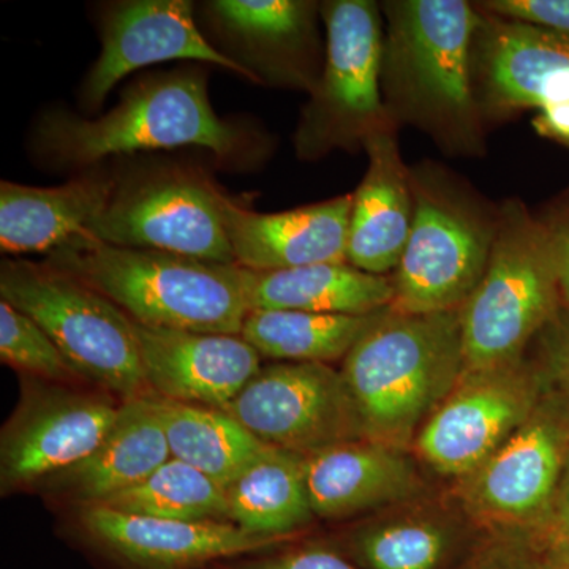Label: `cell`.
<instances>
[{
	"label": "cell",
	"mask_w": 569,
	"mask_h": 569,
	"mask_svg": "<svg viewBox=\"0 0 569 569\" xmlns=\"http://www.w3.org/2000/svg\"><path fill=\"white\" fill-rule=\"evenodd\" d=\"M100 507L183 522H228L222 486L197 468L170 458L132 488L108 498Z\"/></svg>",
	"instance_id": "28"
},
{
	"label": "cell",
	"mask_w": 569,
	"mask_h": 569,
	"mask_svg": "<svg viewBox=\"0 0 569 569\" xmlns=\"http://www.w3.org/2000/svg\"><path fill=\"white\" fill-rule=\"evenodd\" d=\"M490 569H503V568H490Z\"/></svg>",
	"instance_id": "38"
},
{
	"label": "cell",
	"mask_w": 569,
	"mask_h": 569,
	"mask_svg": "<svg viewBox=\"0 0 569 569\" xmlns=\"http://www.w3.org/2000/svg\"><path fill=\"white\" fill-rule=\"evenodd\" d=\"M381 96L397 127H413L449 157L488 152L473 88L479 10L467 0H385Z\"/></svg>",
	"instance_id": "1"
},
{
	"label": "cell",
	"mask_w": 569,
	"mask_h": 569,
	"mask_svg": "<svg viewBox=\"0 0 569 569\" xmlns=\"http://www.w3.org/2000/svg\"><path fill=\"white\" fill-rule=\"evenodd\" d=\"M320 13L326 28L323 73L302 107L293 137L302 162L336 151H365L370 138L397 127L381 96L380 3L328 0L320 2Z\"/></svg>",
	"instance_id": "8"
},
{
	"label": "cell",
	"mask_w": 569,
	"mask_h": 569,
	"mask_svg": "<svg viewBox=\"0 0 569 569\" xmlns=\"http://www.w3.org/2000/svg\"><path fill=\"white\" fill-rule=\"evenodd\" d=\"M156 403L171 458L197 468L222 488L271 448L220 408L159 397Z\"/></svg>",
	"instance_id": "26"
},
{
	"label": "cell",
	"mask_w": 569,
	"mask_h": 569,
	"mask_svg": "<svg viewBox=\"0 0 569 569\" xmlns=\"http://www.w3.org/2000/svg\"><path fill=\"white\" fill-rule=\"evenodd\" d=\"M475 7L501 20L569 36V0H481Z\"/></svg>",
	"instance_id": "31"
},
{
	"label": "cell",
	"mask_w": 569,
	"mask_h": 569,
	"mask_svg": "<svg viewBox=\"0 0 569 569\" xmlns=\"http://www.w3.org/2000/svg\"><path fill=\"white\" fill-rule=\"evenodd\" d=\"M560 309L546 224L520 198H508L485 274L460 309L466 370L519 361Z\"/></svg>",
	"instance_id": "6"
},
{
	"label": "cell",
	"mask_w": 569,
	"mask_h": 569,
	"mask_svg": "<svg viewBox=\"0 0 569 569\" xmlns=\"http://www.w3.org/2000/svg\"><path fill=\"white\" fill-rule=\"evenodd\" d=\"M0 359L22 377L73 387L89 385L44 329L3 299L0 301Z\"/></svg>",
	"instance_id": "30"
},
{
	"label": "cell",
	"mask_w": 569,
	"mask_h": 569,
	"mask_svg": "<svg viewBox=\"0 0 569 569\" xmlns=\"http://www.w3.org/2000/svg\"><path fill=\"white\" fill-rule=\"evenodd\" d=\"M531 126L539 137L569 148V103L542 108L535 116Z\"/></svg>",
	"instance_id": "35"
},
{
	"label": "cell",
	"mask_w": 569,
	"mask_h": 569,
	"mask_svg": "<svg viewBox=\"0 0 569 569\" xmlns=\"http://www.w3.org/2000/svg\"><path fill=\"white\" fill-rule=\"evenodd\" d=\"M539 569H569V541H550Z\"/></svg>",
	"instance_id": "37"
},
{
	"label": "cell",
	"mask_w": 569,
	"mask_h": 569,
	"mask_svg": "<svg viewBox=\"0 0 569 569\" xmlns=\"http://www.w3.org/2000/svg\"><path fill=\"white\" fill-rule=\"evenodd\" d=\"M228 522L266 538H295L312 522L305 456L271 447L224 486Z\"/></svg>",
	"instance_id": "25"
},
{
	"label": "cell",
	"mask_w": 569,
	"mask_h": 569,
	"mask_svg": "<svg viewBox=\"0 0 569 569\" xmlns=\"http://www.w3.org/2000/svg\"><path fill=\"white\" fill-rule=\"evenodd\" d=\"M413 224L392 274L399 313L460 310L485 274L500 206L436 160L410 168Z\"/></svg>",
	"instance_id": "5"
},
{
	"label": "cell",
	"mask_w": 569,
	"mask_h": 569,
	"mask_svg": "<svg viewBox=\"0 0 569 569\" xmlns=\"http://www.w3.org/2000/svg\"><path fill=\"white\" fill-rule=\"evenodd\" d=\"M222 410L269 447L301 456L366 438L342 372L321 362L261 367Z\"/></svg>",
	"instance_id": "12"
},
{
	"label": "cell",
	"mask_w": 569,
	"mask_h": 569,
	"mask_svg": "<svg viewBox=\"0 0 569 569\" xmlns=\"http://www.w3.org/2000/svg\"><path fill=\"white\" fill-rule=\"evenodd\" d=\"M479 14L471 66L488 127L522 111L569 103L568 33Z\"/></svg>",
	"instance_id": "16"
},
{
	"label": "cell",
	"mask_w": 569,
	"mask_h": 569,
	"mask_svg": "<svg viewBox=\"0 0 569 569\" xmlns=\"http://www.w3.org/2000/svg\"><path fill=\"white\" fill-rule=\"evenodd\" d=\"M542 370L569 395V312L561 307L557 317L538 337Z\"/></svg>",
	"instance_id": "34"
},
{
	"label": "cell",
	"mask_w": 569,
	"mask_h": 569,
	"mask_svg": "<svg viewBox=\"0 0 569 569\" xmlns=\"http://www.w3.org/2000/svg\"><path fill=\"white\" fill-rule=\"evenodd\" d=\"M542 526L548 529L550 541H569V455L552 508Z\"/></svg>",
	"instance_id": "36"
},
{
	"label": "cell",
	"mask_w": 569,
	"mask_h": 569,
	"mask_svg": "<svg viewBox=\"0 0 569 569\" xmlns=\"http://www.w3.org/2000/svg\"><path fill=\"white\" fill-rule=\"evenodd\" d=\"M355 549L370 569H437L448 535L432 520L399 519L361 531Z\"/></svg>",
	"instance_id": "29"
},
{
	"label": "cell",
	"mask_w": 569,
	"mask_h": 569,
	"mask_svg": "<svg viewBox=\"0 0 569 569\" xmlns=\"http://www.w3.org/2000/svg\"><path fill=\"white\" fill-rule=\"evenodd\" d=\"M569 455V408L545 395L531 417L478 470L462 479L463 503L501 526L548 519Z\"/></svg>",
	"instance_id": "13"
},
{
	"label": "cell",
	"mask_w": 569,
	"mask_h": 569,
	"mask_svg": "<svg viewBox=\"0 0 569 569\" xmlns=\"http://www.w3.org/2000/svg\"><path fill=\"white\" fill-rule=\"evenodd\" d=\"M546 378L523 358L463 370L415 438L419 458L445 477L473 473L531 417Z\"/></svg>",
	"instance_id": "11"
},
{
	"label": "cell",
	"mask_w": 569,
	"mask_h": 569,
	"mask_svg": "<svg viewBox=\"0 0 569 569\" xmlns=\"http://www.w3.org/2000/svg\"><path fill=\"white\" fill-rule=\"evenodd\" d=\"M78 526L93 550L122 569H200L264 552L288 538L254 537L230 522H183L80 509Z\"/></svg>",
	"instance_id": "17"
},
{
	"label": "cell",
	"mask_w": 569,
	"mask_h": 569,
	"mask_svg": "<svg viewBox=\"0 0 569 569\" xmlns=\"http://www.w3.org/2000/svg\"><path fill=\"white\" fill-rule=\"evenodd\" d=\"M32 148L44 167L86 171L111 157L179 148H203L220 160H236L246 152L247 137L213 111L208 73L189 67L141 78L99 118L62 108L43 112Z\"/></svg>",
	"instance_id": "2"
},
{
	"label": "cell",
	"mask_w": 569,
	"mask_h": 569,
	"mask_svg": "<svg viewBox=\"0 0 569 569\" xmlns=\"http://www.w3.org/2000/svg\"><path fill=\"white\" fill-rule=\"evenodd\" d=\"M399 132L392 127L366 142V174L351 193L347 261L370 274H395L413 224L410 167Z\"/></svg>",
	"instance_id": "20"
},
{
	"label": "cell",
	"mask_w": 569,
	"mask_h": 569,
	"mask_svg": "<svg viewBox=\"0 0 569 569\" xmlns=\"http://www.w3.org/2000/svg\"><path fill=\"white\" fill-rule=\"evenodd\" d=\"M133 329L142 369L159 399L222 410L261 369L260 353L241 336L148 328L134 321Z\"/></svg>",
	"instance_id": "18"
},
{
	"label": "cell",
	"mask_w": 569,
	"mask_h": 569,
	"mask_svg": "<svg viewBox=\"0 0 569 569\" xmlns=\"http://www.w3.org/2000/svg\"><path fill=\"white\" fill-rule=\"evenodd\" d=\"M213 569H358L335 550L306 546L268 556L231 559L213 563Z\"/></svg>",
	"instance_id": "32"
},
{
	"label": "cell",
	"mask_w": 569,
	"mask_h": 569,
	"mask_svg": "<svg viewBox=\"0 0 569 569\" xmlns=\"http://www.w3.org/2000/svg\"><path fill=\"white\" fill-rule=\"evenodd\" d=\"M548 230L557 277H559L561 307L569 312V187L553 198L541 216Z\"/></svg>",
	"instance_id": "33"
},
{
	"label": "cell",
	"mask_w": 569,
	"mask_h": 569,
	"mask_svg": "<svg viewBox=\"0 0 569 569\" xmlns=\"http://www.w3.org/2000/svg\"><path fill=\"white\" fill-rule=\"evenodd\" d=\"M204 20L223 54L254 82L312 92L326 61L320 2L313 0H212Z\"/></svg>",
	"instance_id": "14"
},
{
	"label": "cell",
	"mask_w": 569,
	"mask_h": 569,
	"mask_svg": "<svg viewBox=\"0 0 569 569\" xmlns=\"http://www.w3.org/2000/svg\"><path fill=\"white\" fill-rule=\"evenodd\" d=\"M44 261L89 284L148 328L241 336L249 313L246 271L238 264L88 238L74 239Z\"/></svg>",
	"instance_id": "4"
},
{
	"label": "cell",
	"mask_w": 569,
	"mask_h": 569,
	"mask_svg": "<svg viewBox=\"0 0 569 569\" xmlns=\"http://www.w3.org/2000/svg\"><path fill=\"white\" fill-rule=\"evenodd\" d=\"M118 174L82 171L58 187L0 183V250L50 254L86 230L107 208Z\"/></svg>",
	"instance_id": "23"
},
{
	"label": "cell",
	"mask_w": 569,
	"mask_h": 569,
	"mask_svg": "<svg viewBox=\"0 0 569 569\" xmlns=\"http://www.w3.org/2000/svg\"><path fill=\"white\" fill-rule=\"evenodd\" d=\"M246 271L252 310H305L335 316H370L395 299L391 276H377L346 263H321L280 271Z\"/></svg>",
	"instance_id": "24"
},
{
	"label": "cell",
	"mask_w": 569,
	"mask_h": 569,
	"mask_svg": "<svg viewBox=\"0 0 569 569\" xmlns=\"http://www.w3.org/2000/svg\"><path fill=\"white\" fill-rule=\"evenodd\" d=\"M463 370L460 310L399 313L388 307L359 337L340 372L365 437L407 449Z\"/></svg>",
	"instance_id": "3"
},
{
	"label": "cell",
	"mask_w": 569,
	"mask_h": 569,
	"mask_svg": "<svg viewBox=\"0 0 569 569\" xmlns=\"http://www.w3.org/2000/svg\"><path fill=\"white\" fill-rule=\"evenodd\" d=\"M351 193L283 212H254L220 192L224 233L234 264L250 271H280L346 263Z\"/></svg>",
	"instance_id": "19"
},
{
	"label": "cell",
	"mask_w": 569,
	"mask_h": 569,
	"mask_svg": "<svg viewBox=\"0 0 569 569\" xmlns=\"http://www.w3.org/2000/svg\"><path fill=\"white\" fill-rule=\"evenodd\" d=\"M82 387L22 377L20 400L0 433L3 496L37 489L102 443L123 402Z\"/></svg>",
	"instance_id": "10"
},
{
	"label": "cell",
	"mask_w": 569,
	"mask_h": 569,
	"mask_svg": "<svg viewBox=\"0 0 569 569\" xmlns=\"http://www.w3.org/2000/svg\"><path fill=\"white\" fill-rule=\"evenodd\" d=\"M156 399L123 402L114 426L96 451L44 479L37 490L81 509L103 505L148 478L171 458Z\"/></svg>",
	"instance_id": "22"
},
{
	"label": "cell",
	"mask_w": 569,
	"mask_h": 569,
	"mask_svg": "<svg viewBox=\"0 0 569 569\" xmlns=\"http://www.w3.org/2000/svg\"><path fill=\"white\" fill-rule=\"evenodd\" d=\"M377 313L335 316L305 310H252L247 313L241 337L264 358L328 365L346 359Z\"/></svg>",
	"instance_id": "27"
},
{
	"label": "cell",
	"mask_w": 569,
	"mask_h": 569,
	"mask_svg": "<svg viewBox=\"0 0 569 569\" xmlns=\"http://www.w3.org/2000/svg\"><path fill=\"white\" fill-rule=\"evenodd\" d=\"M220 192L208 176L174 164L118 174L107 208L82 238L234 264Z\"/></svg>",
	"instance_id": "9"
},
{
	"label": "cell",
	"mask_w": 569,
	"mask_h": 569,
	"mask_svg": "<svg viewBox=\"0 0 569 569\" xmlns=\"http://www.w3.org/2000/svg\"><path fill=\"white\" fill-rule=\"evenodd\" d=\"M0 296L39 323L91 387L121 402L156 397L133 321L89 284L47 261L7 258Z\"/></svg>",
	"instance_id": "7"
},
{
	"label": "cell",
	"mask_w": 569,
	"mask_h": 569,
	"mask_svg": "<svg viewBox=\"0 0 569 569\" xmlns=\"http://www.w3.org/2000/svg\"><path fill=\"white\" fill-rule=\"evenodd\" d=\"M102 52L86 74L81 110L99 111L127 74L167 61L212 63L253 81L252 74L213 48L194 22L189 0H121L103 7L99 21Z\"/></svg>",
	"instance_id": "15"
},
{
	"label": "cell",
	"mask_w": 569,
	"mask_h": 569,
	"mask_svg": "<svg viewBox=\"0 0 569 569\" xmlns=\"http://www.w3.org/2000/svg\"><path fill=\"white\" fill-rule=\"evenodd\" d=\"M305 475L313 516L328 520L407 500L422 488L406 449L370 438L305 456Z\"/></svg>",
	"instance_id": "21"
}]
</instances>
